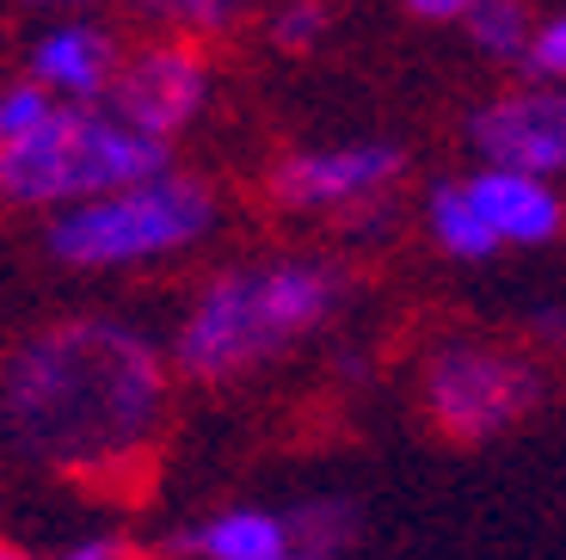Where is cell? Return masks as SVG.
<instances>
[{"mask_svg": "<svg viewBox=\"0 0 566 560\" xmlns=\"http://www.w3.org/2000/svg\"><path fill=\"white\" fill-rule=\"evenodd\" d=\"M530 56H536L542 74H560L566 81V13L548 19L542 31H530Z\"/></svg>", "mask_w": 566, "mask_h": 560, "instance_id": "18", "label": "cell"}, {"mask_svg": "<svg viewBox=\"0 0 566 560\" xmlns=\"http://www.w3.org/2000/svg\"><path fill=\"white\" fill-rule=\"evenodd\" d=\"M283 530H290V554H339L357 542V511L345 499H308L283 511Z\"/></svg>", "mask_w": 566, "mask_h": 560, "instance_id": "13", "label": "cell"}, {"mask_svg": "<svg viewBox=\"0 0 566 560\" xmlns=\"http://www.w3.org/2000/svg\"><path fill=\"white\" fill-rule=\"evenodd\" d=\"M69 554L74 560H112V554H129V542H124V536H81Z\"/></svg>", "mask_w": 566, "mask_h": 560, "instance_id": "19", "label": "cell"}, {"mask_svg": "<svg viewBox=\"0 0 566 560\" xmlns=\"http://www.w3.org/2000/svg\"><path fill=\"white\" fill-rule=\"evenodd\" d=\"M167 413V357L124 321H56L0 370V419L31 463L62 475L124 468Z\"/></svg>", "mask_w": 566, "mask_h": 560, "instance_id": "1", "label": "cell"}, {"mask_svg": "<svg viewBox=\"0 0 566 560\" xmlns=\"http://www.w3.org/2000/svg\"><path fill=\"white\" fill-rule=\"evenodd\" d=\"M474 0H407V13L412 19H462Z\"/></svg>", "mask_w": 566, "mask_h": 560, "instance_id": "20", "label": "cell"}, {"mask_svg": "<svg viewBox=\"0 0 566 560\" xmlns=\"http://www.w3.org/2000/svg\"><path fill=\"white\" fill-rule=\"evenodd\" d=\"M431 235H438L443 252H455V259H486V252H499V235L481 222V210L468 204L462 185H438L431 191Z\"/></svg>", "mask_w": 566, "mask_h": 560, "instance_id": "12", "label": "cell"}, {"mask_svg": "<svg viewBox=\"0 0 566 560\" xmlns=\"http://www.w3.org/2000/svg\"><path fill=\"white\" fill-rule=\"evenodd\" d=\"M462 191H468V204L481 210V222L499 235V247H505V240L536 247V240H554V228H560V197L542 185V173L486 167L481 179H468Z\"/></svg>", "mask_w": 566, "mask_h": 560, "instance_id": "9", "label": "cell"}, {"mask_svg": "<svg viewBox=\"0 0 566 560\" xmlns=\"http://www.w3.org/2000/svg\"><path fill=\"white\" fill-rule=\"evenodd\" d=\"M172 548L203 560H283L290 554V530H283V511H259V505H228L198 518L185 536H172Z\"/></svg>", "mask_w": 566, "mask_h": 560, "instance_id": "11", "label": "cell"}, {"mask_svg": "<svg viewBox=\"0 0 566 560\" xmlns=\"http://www.w3.org/2000/svg\"><path fill=\"white\" fill-rule=\"evenodd\" d=\"M407 155L376 142V148H326V155H290L271 167V197L283 210H352L400 179Z\"/></svg>", "mask_w": 566, "mask_h": 560, "instance_id": "7", "label": "cell"}, {"mask_svg": "<svg viewBox=\"0 0 566 560\" xmlns=\"http://www.w3.org/2000/svg\"><path fill=\"white\" fill-rule=\"evenodd\" d=\"M136 7L155 19V25L179 31V38H210V31H228L241 19L247 0H136Z\"/></svg>", "mask_w": 566, "mask_h": 560, "instance_id": "15", "label": "cell"}, {"mask_svg": "<svg viewBox=\"0 0 566 560\" xmlns=\"http://www.w3.org/2000/svg\"><path fill=\"white\" fill-rule=\"evenodd\" d=\"M25 7H86V0H25Z\"/></svg>", "mask_w": 566, "mask_h": 560, "instance_id": "21", "label": "cell"}, {"mask_svg": "<svg viewBox=\"0 0 566 560\" xmlns=\"http://www.w3.org/2000/svg\"><path fill=\"white\" fill-rule=\"evenodd\" d=\"M99 98L117 117H129L136 129L172 142L179 129H191V117H198L203 98H210V62H203V50L191 38L148 43V50H136L129 62H117Z\"/></svg>", "mask_w": 566, "mask_h": 560, "instance_id": "6", "label": "cell"}, {"mask_svg": "<svg viewBox=\"0 0 566 560\" xmlns=\"http://www.w3.org/2000/svg\"><path fill=\"white\" fill-rule=\"evenodd\" d=\"M333 309H339V271L314 259L234 266L191 302L185 326L172 333V370L191 382H234L314 333Z\"/></svg>", "mask_w": 566, "mask_h": 560, "instance_id": "2", "label": "cell"}, {"mask_svg": "<svg viewBox=\"0 0 566 560\" xmlns=\"http://www.w3.org/2000/svg\"><path fill=\"white\" fill-rule=\"evenodd\" d=\"M172 167L167 142L117 117L105 98H56L31 129L0 142V204L62 210L74 197L112 191Z\"/></svg>", "mask_w": 566, "mask_h": 560, "instance_id": "3", "label": "cell"}, {"mask_svg": "<svg viewBox=\"0 0 566 560\" xmlns=\"http://www.w3.org/2000/svg\"><path fill=\"white\" fill-rule=\"evenodd\" d=\"M50 105H56V93H50L43 81H31V74L13 81V86H0V142L19 136V129H31Z\"/></svg>", "mask_w": 566, "mask_h": 560, "instance_id": "16", "label": "cell"}, {"mask_svg": "<svg viewBox=\"0 0 566 560\" xmlns=\"http://www.w3.org/2000/svg\"><path fill=\"white\" fill-rule=\"evenodd\" d=\"M210 228H216V191L191 173L160 167L148 179L62 204L56 222L43 228V247H50V259H62L74 271H112L198 247Z\"/></svg>", "mask_w": 566, "mask_h": 560, "instance_id": "4", "label": "cell"}, {"mask_svg": "<svg viewBox=\"0 0 566 560\" xmlns=\"http://www.w3.org/2000/svg\"><path fill=\"white\" fill-rule=\"evenodd\" d=\"M462 19H468V31H474V43H481L486 56H524V43H530L524 0H474Z\"/></svg>", "mask_w": 566, "mask_h": 560, "instance_id": "14", "label": "cell"}, {"mask_svg": "<svg viewBox=\"0 0 566 560\" xmlns=\"http://www.w3.org/2000/svg\"><path fill=\"white\" fill-rule=\"evenodd\" d=\"M117 69V50L99 25L62 19L31 43V81H43L56 98H99Z\"/></svg>", "mask_w": 566, "mask_h": 560, "instance_id": "10", "label": "cell"}, {"mask_svg": "<svg viewBox=\"0 0 566 560\" xmlns=\"http://www.w3.org/2000/svg\"><path fill=\"white\" fill-rule=\"evenodd\" d=\"M530 406H536V370H524L505 351L455 345L424 364V413H431L438 432L462 437V444L499 437L505 425L524 419Z\"/></svg>", "mask_w": 566, "mask_h": 560, "instance_id": "5", "label": "cell"}, {"mask_svg": "<svg viewBox=\"0 0 566 560\" xmlns=\"http://www.w3.org/2000/svg\"><path fill=\"white\" fill-rule=\"evenodd\" d=\"M468 142L486 167L566 173V93H505L468 117Z\"/></svg>", "mask_w": 566, "mask_h": 560, "instance_id": "8", "label": "cell"}, {"mask_svg": "<svg viewBox=\"0 0 566 560\" xmlns=\"http://www.w3.org/2000/svg\"><path fill=\"white\" fill-rule=\"evenodd\" d=\"M321 31H326V0H290V7L271 19V38H277L283 50H308Z\"/></svg>", "mask_w": 566, "mask_h": 560, "instance_id": "17", "label": "cell"}]
</instances>
